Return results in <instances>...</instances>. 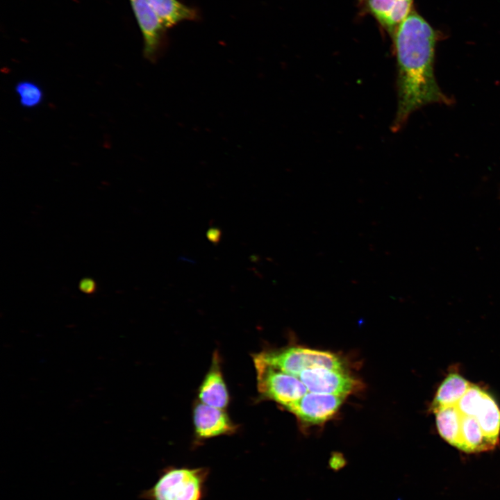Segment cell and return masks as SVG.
I'll return each instance as SVG.
<instances>
[{"instance_id":"obj_12","label":"cell","mask_w":500,"mask_h":500,"mask_svg":"<svg viewBox=\"0 0 500 500\" xmlns=\"http://www.w3.org/2000/svg\"><path fill=\"white\" fill-rule=\"evenodd\" d=\"M469 382L456 373L444 380L434 398L432 408L451 404L458 400L467 389Z\"/></svg>"},{"instance_id":"obj_2","label":"cell","mask_w":500,"mask_h":500,"mask_svg":"<svg viewBox=\"0 0 500 500\" xmlns=\"http://www.w3.org/2000/svg\"><path fill=\"white\" fill-rule=\"evenodd\" d=\"M440 435L448 443L465 452L494 449L499 442L500 410L490 394L474 414L459 410L453 405L432 408Z\"/></svg>"},{"instance_id":"obj_6","label":"cell","mask_w":500,"mask_h":500,"mask_svg":"<svg viewBox=\"0 0 500 500\" xmlns=\"http://www.w3.org/2000/svg\"><path fill=\"white\" fill-rule=\"evenodd\" d=\"M297 377L308 392L346 397L360 383L344 370L317 367L304 370Z\"/></svg>"},{"instance_id":"obj_1","label":"cell","mask_w":500,"mask_h":500,"mask_svg":"<svg viewBox=\"0 0 500 500\" xmlns=\"http://www.w3.org/2000/svg\"><path fill=\"white\" fill-rule=\"evenodd\" d=\"M394 37L397 63V108L392 128L399 130L415 110L430 103H449L434 74L435 34L421 16L410 12Z\"/></svg>"},{"instance_id":"obj_3","label":"cell","mask_w":500,"mask_h":500,"mask_svg":"<svg viewBox=\"0 0 500 500\" xmlns=\"http://www.w3.org/2000/svg\"><path fill=\"white\" fill-rule=\"evenodd\" d=\"M210 469L205 467L175 466L164 467L156 483L143 490L144 500H204Z\"/></svg>"},{"instance_id":"obj_14","label":"cell","mask_w":500,"mask_h":500,"mask_svg":"<svg viewBox=\"0 0 500 500\" xmlns=\"http://www.w3.org/2000/svg\"><path fill=\"white\" fill-rule=\"evenodd\" d=\"M398 0H367L368 7L372 14L383 25Z\"/></svg>"},{"instance_id":"obj_15","label":"cell","mask_w":500,"mask_h":500,"mask_svg":"<svg viewBox=\"0 0 500 500\" xmlns=\"http://www.w3.org/2000/svg\"><path fill=\"white\" fill-rule=\"evenodd\" d=\"M79 288L83 292L91 294L95 290V283L90 278H85L80 283Z\"/></svg>"},{"instance_id":"obj_4","label":"cell","mask_w":500,"mask_h":500,"mask_svg":"<svg viewBox=\"0 0 500 500\" xmlns=\"http://www.w3.org/2000/svg\"><path fill=\"white\" fill-rule=\"evenodd\" d=\"M255 356L269 365L296 376L304 370L317 367L344 370V363L337 355L301 347L265 350Z\"/></svg>"},{"instance_id":"obj_7","label":"cell","mask_w":500,"mask_h":500,"mask_svg":"<svg viewBox=\"0 0 500 500\" xmlns=\"http://www.w3.org/2000/svg\"><path fill=\"white\" fill-rule=\"evenodd\" d=\"M344 398V396L308 392L285 408L304 423L320 424L338 412Z\"/></svg>"},{"instance_id":"obj_16","label":"cell","mask_w":500,"mask_h":500,"mask_svg":"<svg viewBox=\"0 0 500 500\" xmlns=\"http://www.w3.org/2000/svg\"><path fill=\"white\" fill-rule=\"evenodd\" d=\"M206 236L212 243H218L221 238V231L217 228H210L207 231Z\"/></svg>"},{"instance_id":"obj_8","label":"cell","mask_w":500,"mask_h":500,"mask_svg":"<svg viewBox=\"0 0 500 500\" xmlns=\"http://www.w3.org/2000/svg\"><path fill=\"white\" fill-rule=\"evenodd\" d=\"M194 426V444L201 441L236 432L238 426L230 419L224 409L204 404L197 403L193 410Z\"/></svg>"},{"instance_id":"obj_5","label":"cell","mask_w":500,"mask_h":500,"mask_svg":"<svg viewBox=\"0 0 500 500\" xmlns=\"http://www.w3.org/2000/svg\"><path fill=\"white\" fill-rule=\"evenodd\" d=\"M253 360L258 391L264 398L287 408L308 392L297 376L269 365L255 355Z\"/></svg>"},{"instance_id":"obj_9","label":"cell","mask_w":500,"mask_h":500,"mask_svg":"<svg viewBox=\"0 0 500 500\" xmlns=\"http://www.w3.org/2000/svg\"><path fill=\"white\" fill-rule=\"evenodd\" d=\"M144 39L146 58L154 60L161 44L164 30L149 0H129Z\"/></svg>"},{"instance_id":"obj_10","label":"cell","mask_w":500,"mask_h":500,"mask_svg":"<svg viewBox=\"0 0 500 500\" xmlns=\"http://www.w3.org/2000/svg\"><path fill=\"white\" fill-rule=\"evenodd\" d=\"M198 397L200 402L217 408L224 410L228 405L229 394L217 351L213 353L210 369L199 387Z\"/></svg>"},{"instance_id":"obj_13","label":"cell","mask_w":500,"mask_h":500,"mask_svg":"<svg viewBox=\"0 0 500 500\" xmlns=\"http://www.w3.org/2000/svg\"><path fill=\"white\" fill-rule=\"evenodd\" d=\"M15 92L20 105L27 109L34 108L41 105L44 99L42 87L31 80H22L15 86Z\"/></svg>"},{"instance_id":"obj_11","label":"cell","mask_w":500,"mask_h":500,"mask_svg":"<svg viewBox=\"0 0 500 500\" xmlns=\"http://www.w3.org/2000/svg\"><path fill=\"white\" fill-rule=\"evenodd\" d=\"M164 28L195 18V12L178 0H149Z\"/></svg>"}]
</instances>
